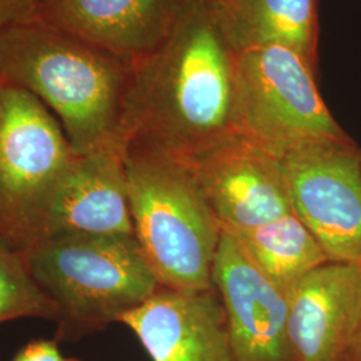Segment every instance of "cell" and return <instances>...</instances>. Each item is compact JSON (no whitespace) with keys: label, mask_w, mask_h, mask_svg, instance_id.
Here are the masks:
<instances>
[{"label":"cell","mask_w":361,"mask_h":361,"mask_svg":"<svg viewBox=\"0 0 361 361\" xmlns=\"http://www.w3.org/2000/svg\"><path fill=\"white\" fill-rule=\"evenodd\" d=\"M67 234H134L128 173L119 147L79 155L59 186L39 240Z\"/></svg>","instance_id":"cell-13"},{"label":"cell","mask_w":361,"mask_h":361,"mask_svg":"<svg viewBox=\"0 0 361 361\" xmlns=\"http://www.w3.org/2000/svg\"><path fill=\"white\" fill-rule=\"evenodd\" d=\"M224 232L286 295L305 274L329 262L319 241L293 213L257 228Z\"/></svg>","instance_id":"cell-15"},{"label":"cell","mask_w":361,"mask_h":361,"mask_svg":"<svg viewBox=\"0 0 361 361\" xmlns=\"http://www.w3.org/2000/svg\"><path fill=\"white\" fill-rule=\"evenodd\" d=\"M134 235L158 283L176 290L214 289L219 221L186 164L161 152L122 150Z\"/></svg>","instance_id":"cell-4"},{"label":"cell","mask_w":361,"mask_h":361,"mask_svg":"<svg viewBox=\"0 0 361 361\" xmlns=\"http://www.w3.org/2000/svg\"><path fill=\"white\" fill-rule=\"evenodd\" d=\"M23 317L58 320V308L34 280L23 253L0 235V324Z\"/></svg>","instance_id":"cell-16"},{"label":"cell","mask_w":361,"mask_h":361,"mask_svg":"<svg viewBox=\"0 0 361 361\" xmlns=\"http://www.w3.org/2000/svg\"><path fill=\"white\" fill-rule=\"evenodd\" d=\"M210 3H213V4H219V3H222L224 0H209Z\"/></svg>","instance_id":"cell-20"},{"label":"cell","mask_w":361,"mask_h":361,"mask_svg":"<svg viewBox=\"0 0 361 361\" xmlns=\"http://www.w3.org/2000/svg\"><path fill=\"white\" fill-rule=\"evenodd\" d=\"M119 323L135 334L153 361H234L226 312L216 289L161 286Z\"/></svg>","instance_id":"cell-10"},{"label":"cell","mask_w":361,"mask_h":361,"mask_svg":"<svg viewBox=\"0 0 361 361\" xmlns=\"http://www.w3.org/2000/svg\"><path fill=\"white\" fill-rule=\"evenodd\" d=\"M180 161L222 231L252 229L293 213L280 155L249 138Z\"/></svg>","instance_id":"cell-8"},{"label":"cell","mask_w":361,"mask_h":361,"mask_svg":"<svg viewBox=\"0 0 361 361\" xmlns=\"http://www.w3.org/2000/svg\"><path fill=\"white\" fill-rule=\"evenodd\" d=\"M296 361H345L361 304V262L329 261L288 292Z\"/></svg>","instance_id":"cell-11"},{"label":"cell","mask_w":361,"mask_h":361,"mask_svg":"<svg viewBox=\"0 0 361 361\" xmlns=\"http://www.w3.org/2000/svg\"><path fill=\"white\" fill-rule=\"evenodd\" d=\"M213 285L226 312L234 361H296L288 328V297L222 231Z\"/></svg>","instance_id":"cell-9"},{"label":"cell","mask_w":361,"mask_h":361,"mask_svg":"<svg viewBox=\"0 0 361 361\" xmlns=\"http://www.w3.org/2000/svg\"><path fill=\"white\" fill-rule=\"evenodd\" d=\"M237 51L209 0L157 50L134 62L119 147L188 159L235 137Z\"/></svg>","instance_id":"cell-1"},{"label":"cell","mask_w":361,"mask_h":361,"mask_svg":"<svg viewBox=\"0 0 361 361\" xmlns=\"http://www.w3.org/2000/svg\"><path fill=\"white\" fill-rule=\"evenodd\" d=\"M213 7L235 51L277 44L316 66L317 0H224Z\"/></svg>","instance_id":"cell-14"},{"label":"cell","mask_w":361,"mask_h":361,"mask_svg":"<svg viewBox=\"0 0 361 361\" xmlns=\"http://www.w3.org/2000/svg\"><path fill=\"white\" fill-rule=\"evenodd\" d=\"M235 98L240 134L276 154L301 143L350 140L324 104L314 66L284 46L237 51Z\"/></svg>","instance_id":"cell-6"},{"label":"cell","mask_w":361,"mask_h":361,"mask_svg":"<svg viewBox=\"0 0 361 361\" xmlns=\"http://www.w3.org/2000/svg\"><path fill=\"white\" fill-rule=\"evenodd\" d=\"M345 361H361V304L356 326L345 355Z\"/></svg>","instance_id":"cell-19"},{"label":"cell","mask_w":361,"mask_h":361,"mask_svg":"<svg viewBox=\"0 0 361 361\" xmlns=\"http://www.w3.org/2000/svg\"><path fill=\"white\" fill-rule=\"evenodd\" d=\"M133 67L129 59L44 22L0 28V82L52 109L79 155L119 147Z\"/></svg>","instance_id":"cell-2"},{"label":"cell","mask_w":361,"mask_h":361,"mask_svg":"<svg viewBox=\"0 0 361 361\" xmlns=\"http://www.w3.org/2000/svg\"><path fill=\"white\" fill-rule=\"evenodd\" d=\"M78 157L40 99L0 82V235L20 252L40 238Z\"/></svg>","instance_id":"cell-5"},{"label":"cell","mask_w":361,"mask_h":361,"mask_svg":"<svg viewBox=\"0 0 361 361\" xmlns=\"http://www.w3.org/2000/svg\"><path fill=\"white\" fill-rule=\"evenodd\" d=\"M292 212L334 262H361V150L352 140L280 154Z\"/></svg>","instance_id":"cell-7"},{"label":"cell","mask_w":361,"mask_h":361,"mask_svg":"<svg viewBox=\"0 0 361 361\" xmlns=\"http://www.w3.org/2000/svg\"><path fill=\"white\" fill-rule=\"evenodd\" d=\"M13 361H79L78 359H66L58 348L56 341L37 340L28 343L20 349Z\"/></svg>","instance_id":"cell-18"},{"label":"cell","mask_w":361,"mask_h":361,"mask_svg":"<svg viewBox=\"0 0 361 361\" xmlns=\"http://www.w3.org/2000/svg\"><path fill=\"white\" fill-rule=\"evenodd\" d=\"M56 0H0V28L42 22Z\"/></svg>","instance_id":"cell-17"},{"label":"cell","mask_w":361,"mask_h":361,"mask_svg":"<svg viewBox=\"0 0 361 361\" xmlns=\"http://www.w3.org/2000/svg\"><path fill=\"white\" fill-rule=\"evenodd\" d=\"M22 253L58 308L59 340L119 323L161 288L134 234L54 235Z\"/></svg>","instance_id":"cell-3"},{"label":"cell","mask_w":361,"mask_h":361,"mask_svg":"<svg viewBox=\"0 0 361 361\" xmlns=\"http://www.w3.org/2000/svg\"><path fill=\"white\" fill-rule=\"evenodd\" d=\"M200 0H56L44 23L137 62L157 50Z\"/></svg>","instance_id":"cell-12"}]
</instances>
